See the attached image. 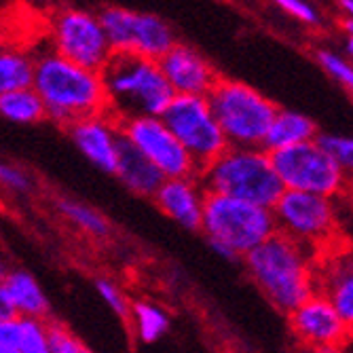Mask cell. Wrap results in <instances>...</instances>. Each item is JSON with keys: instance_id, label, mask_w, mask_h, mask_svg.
<instances>
[{"instance_id": "f35d334b", "label": "cell", "mask_w": 353, "mask_h": 353, "mask_svg": "<svg viewBox=\"0 0 353 353\" xmlns=\"http://www.w3.org/2000/svg\"><path fill=\"white\" fill-rule=\"evenodd\" d=\"M0 353H21V351L15 347H0Z\"/></svg>"}, {"instance_id": "1f68e13d", "label": "cell", "mask_w": 353, "mask_h": 353, "mask_svg": "<svg viewBox=\"0 0 353 353\" xmlns=\"http://www.w3.org/2000/svg\"><path fill=\"white\" fill-rule=\"evenodd\" d=\"M13 315H15V313H13L9 301H7V296H5V292H3V288H0V319H7V317H13Z\"/></svg>"}, {"instance_id": "7a4b0ae2", "label": "cell", "mask_w": 353, "mask_h": 353, "mask_svg": "<svg viewBox=\"0 0 353 353\" xmlns=\"http://www.w3.org/2000/svg\"><path fill=\"white\" fill-rule=\"evenodd\" d=\"M315 259L301 243L275 233L243 256V265L263 296L288 315L315 292Z\"/></svg>"}, {"instance_id": "f546056e", "label": "cell", "mask_w": 353, "mask_h": 353, "mask_svg": "<svg viewBox=\"0 0 353 353\" xmlns=\"http://www.w3.org/2000/svg\"><path fill=\"white\" fill-rule=\"evenodd\" d=\"M0 186L11 192H30L32 190V178L17 165H11L0 159Z\"/></svg>"}, {"instance_id": "52a82bcc", "label": "cell", "mask_w": 353, "mask_h": 353, "mask_svg": "<svg viewBox=\"0 0 353 353\" xmlns=\"http://www.w3.org/2000/svg\"><path fill=\"white\" fill-rule=\"evenodd\" d=\"M199 231L208 237V243L227 245L237 259H243L275 235L277 227L269 208L208 192Z\"/></svg>"}, {"instance_id": "83f0119b", "label": "cell", "mask_w": 353, "mask_h": 353, "mask_svg": "<svg viewBox=\"0 0 353 353\" xmlns=\"http://www.w3.org/2000/svg\"><path fill=\"white\" fill-rule=\"evenodd\" d=\"M317 61L336 83H341L351 95H353V63L349 59H345L343 55L322 49L317 51Z\"/></svg>"}, {"instance_id": "7402d4cb", "label": "cell", "mask_w": 353, "mask_h": 353, "mask_svg": "<svg viewBox=\"0 0 353 353\" xmlns=\"http://www.w3.org/2000/svg\"><path fill=\"white\" fill-rule=\"evenodd\" d=\"M34 81V55L0 47V95L28 89Z\"/></svg>"}, {"instance_id": "603a6c76", "label": "cell", "mask_w": 353, "mask_h": 353, "mask_svg": "<svg viewBox=\"0 0 353 353\" xmlns=\"http://www.w3.org/2000/svg\"><path fill=\"white\" fill-rule=\"evenodd\" d=\"M0 117L11 123L32 125L47 119V110L43 100L39 98V93L32 87H28L0 95Z\"/></svg>"}, {"instance_id": "5bb4252c", "label": "cell", "mask_w": 353, "mask_h": 353, "mask_svg": "<svg viewBox=\"0 0 353 353\" xmlns=\"http://www.w3.org/2000/svg\"><path fill=\"white\" fill-rule=\"evenodd\" d=\"M315 292H322L353 330V241H341L315 259Z\"/></svg>"}, {"instance_id": "6da1fadb", "label": "cell", "mask_w": 353, "mask_h": 353, "mask_svg": "<svg viewBox=\"0 0 353 353\" xmlns=\"http://www.w3.org/2000/svg\"><path fill=\"white\" fill-rule=\"evenodd\" d=\"M32 89L45 104L47 119L70 127L72 123L108 112L102 72L83 68L47 49L34 55Z\"/></svg>"}, {"instance_id": "cb8c5ba5", "label": "cell", "mask_w": 353, "mask_h": 353, "mask_svg": "<svg viewBox=\"0 0 353 353\" xmlns=\"http://www.w3.org/2000/svg\"><path fill=\"white\" fill-rule=\"evenodd\" d=\"M59 214L66 218L72 227H77L81 233L93 237V239H104L110 233V224L108 220L98 212L81 201L74 199H59L57 201Z\"/></svg>"}, {"instance_id": "74e56055", "label": "cell", "mask_w": 353, "mask_h": 353, "mask_svg": "<svg viewBox=\"0 0 353 353\" xmlns=\"http://www.w3.org/2000/svg\"><path fill=\"white\" fill-rule=\"evenodd\" d=\"M345 53L349 55V59H353V37H347V41H345Z\"/></svg>"}, {"instance_id": "e575fe53", "label": "cell", "mask_w": 353, "mask_h": 353, "mask_svg": "<svg viewBox=\"0 0 353 353\" xmlns=\"http://www.w3.org/2000/svg\"><path fill=\"white\" fill-rule=\"evenodd\" d=\"M343 199H345L347 203H351V205H353V174H351V176H349V180H347V190H345Z\"/></svg>"}, {"instance_id": "8992f818", "label": "cell", "mask_w": 353, "mask_h": 353, "mask_svg": "<svg viewBox=\"0 0 353 353\" xmlns=\"http://www.w3.org/2000/svg\"><path fill=\"white\" fill-rule=\"evenodd\" d=\"M273 218L277 233L290 237L315 256L343 241L341 197L283 190L273 205Z\"/></svg>"}, {"instance_id": "5b68a950", "label": "cell", "mask_w": 353, "mask_h": 353, "mask_svg": "<svg viewBox=\"0 0 353 353\" xmlns=\"http://www.w3.org/2000/svg\"><path fill=\"white\" fill-rule=\"evenodd\" d=\"M212 112L229 146L263 148L277 106L265 93L235 79H218L208 95Z\"/></svg>"}, {"instance_id": "3957f363", "label": "cell", "mask_w": 353, "mask_h": 353, "mask_svg": "<svg viewBox=\"0 0 353 353\" xmlns=\"http://www.w3.org/2000/svg\"><path fill=\"white\" fill-rule=\"evenodd\" d=\"M102 81L108 98V112L117 121L134 117H163L176 93L159 61L138 55L114 53Z\"/></svg>"}, {"instance_id": "ac0fdd59", "label": "cell", "mask_w": 353, "mask_h": 353, "mask_svg": "<svg viewBox=\"0 0 353 353\" xmlns=\"http://www.w3.org/2000/svg\"><path fill=\"white\" fill-rule=\"evenodd\" d=\"M114 176L132 192H136L140 197H148V199L157 195L159 186L165 180L161 172H159L146 157H142L132 144H127L123 140V136L119 144V163H117Z\"/></svg>"}, {"instance_id": "9a60e30c", "label": "cell", "mask_w": 353, "mask_h": 353, "mask_svg": "<svg viewBox=\"0 0 353 353\" xmlns=\"http://www.w3.org/2000/svg\"><path fill=\"white\" fill-rule=\"evenodd\" d=\"M66 130L70 134V140L85 159H89L98 170L114 174L119 163L121 130L119 121L110 112L81 119L66 127Z\"/></svg>"}, {"instance_id": "8fae6325", "label": "cell", "mask_w": 353, "mask_h": 353, "mask_svg": "<svg viewBox=\"0 0 353 353\" xmlns=\"http://www.w3.org/2000/svg\"><path fill=\"white\" fill-rule=\"evenodd\" d=\"M161 119L199 168H205L229 148L208 98L176 95Z\"/></svg>"}, {"instance_id": "9c48e42d", "label": "cell", "mask_w": 353, "mask_h": 353, "mask_svg": "<svg viewBox=\"0 0 353 353\" xmlns=\"http://www.w3.org/2000/svg\"><path fill=\"white\" fill-rule=\"evenodd\" d=\"M51 51L83 68L102 72L112 57L98 13L83 7H61L49 21Z\"/></svg>"}, {"instance_id": "7c38bea8", "label": "cell", "mask_w": 353, "mask_h": 353, "mask_svg": "<svg viewBox=\"0 0 353 353\" xmlns=\"http://www.w3.org/2000/svg\"><path fill=\"white\" fill-rule=\"evenodd\" d=\"M119 130L123 140L132 144L142 157H146L165 180L199 176L201 168L170 132L161 117L125 119L119 121Z\"/></svg>"}, {"instance_id": "44dd1931", "label": "cell", "mask_w": 353, "mask_h": 353, "mask_svg": "<svg viewBox=\"0 0 353 353\" xmlns=\"http://www.w3.org/2000/svg\"><path fill=\"white\" fill-rule=\"evenodd\" d=\"M132 332L140 343H157L161 341L170 330V315L163 307H159L152 301H132L130 317Z\"/></svg>"}, {"instance_id": "ba28073f", "label": "cell", "mask_w": 353, "mask_h": 353, "mask_svg": "<svg viewBox=\"0 0 353 353\" xmlns=\"http://www.w3.org/2000/svg\"><path fill=\"white\" fill-rule=\"evenodd\" d=\"M271 161L283 190L313 192L332 199L343 197L347 190L349 176L339 168L319 140L271 152Z\"/></svg>"}, {"instance_id": "277c9868", "label": "cell", "mask_w": 353, "mask_h": 353, "mask_svg": "<svg viewBox=\"0 0 353 353\" xmlns=\"http://www.w3.org/2000/svg\"><path fill=\"white\" fill-rule=\"evenodd\" d=\"M199 182L212 195L241 199L269 210H273L283 192L271 152L265 148L229 146L212 163L201 168Z\"/></svg>"}, {"instance_id": "e0dca14e", "label": "cell", "mask_w": 353, "mask_h": 353, "mask_svg": "<svg viewBox=\"0 0 353 353\" xmlns=\"http://www.w3.org/2000/svg\"><path fill=\"white\" fill-rule=\"evenodd\" d=\"M205 197H208V192L203 184L199 182V176H195V178L163 180V184L159 186L152 201L168 218L178 222L180 227L199 231Z\"/></svg>"}, {"instance_id": "4316f807", "label": "cell", "mask_w": 353, "mask_h": 353, "mask_svg": "<svg viewBox=\"0 0 353 353\" xmlns=\"http://www.w3.org/2000/svg\"><path fill=\"white\" fill-rule=\"evenodd\" d=\"M317 140L326 148V152L339 163V168L347 176H351L353 174V136L322 134V136H317Z\"/></svg>"}, {"instance_id": "f1b7e54d", "label": "cell", "mask_w": 353, "mask_h": 353, "mask_svg": "<svg viewBox=\"0 0 353 353\" xmlns=\"http://www.w3.org/2000/svg\"><path fill=\"white\" fill-rule=\"evenodd\" d=\"M95 290H98L100 299L123 319L130 317V309H132V301L127 299V294L123 292V288L112 281V279H106V277H100L95 279Z\"/></svg>"}, {"instance_id": "836d02e7", "label": "cell", "mask_w": 353, "mask_h": 353, "mask_svg": "<svg viewBox=\"0 0 353 353\" xmlns=\"http://www.w3.org/2000/svg\"><path fill=\"white\" fill-rule=\"evenodd\" d=\"M21 3L30 5V7H34V9H45L49 7L51 3H55V0H21Z\"/></svg>"}, {"instance_id": "2e32d148", "label": "cell", "mask_w": 353, "mask_h": 353, "mask_svg": "<svg viewBox=\"0 0 353 353\" xmlns=\"http://www.w3.org/2000/svg\"><path fill=\"white\" fill-rule=\"evenodd\" d=\"M168 83L176 95H197L208 98L218 83V72L212 63L192 47L176 43L161 59H159Z\"/></svg>"}, {"instance_id": "d590c367", "label": "cell", "mask_w": 353, "mask_h": 353, "mask_svg": "<svg viewBox=\"0 0 353 353\" xmlns=\"http://www.w3.org/2000/svg\"><path fill=\"white\" fill-rule=\"evenodd\" d=\"M299 353H345V349H303Z\"/></svg>"}, {"instance_id": "b9f144b4", "label": "cell", "mask_w": 353, "mask_h": 353, "mask_svg": "<svg viewBox=\"0 0 353 353\" xmlns=\"http://www.w3.org/2000/svg\"><path fill=\"white\" fill-rule=\"evenodd\" d=\"M7 3H9V0H0V7H5Z\"/></svg>"}, {"instance_id": "8d00e7d4", "label": "cell", "mask_w": 353, "mask_h": 353, "mask_svg": "<svg viewBox=\"0 0 353 353\" xmlns=\"http://www.w3.org/2000/svg\"><path fill=\"white\" fill-rule=\"evenodd\" d=\"M341 26H343V30L347 32V37H353V19H347V17H345V19L341 21Z\"/></svg>"}, {"instance_id": "4dcf8cb0", "label": "cell", "mask_w": 353, "mask_h": 353, "mask_svg": "<svg viewBox=\"0 0 353 353\" xmlns=\"http://www.w3.org/2000/svg\"><path fill=\"white\" fill-rule=\"evenodd\" d=\"M273 3L285 11L288 15H292L294 19L303 21V23H317L319 21V13L315 11V7L307 0H273Z\"/></svg>"}, {"instance_id": "d6a6232c", "label": "cell", "mask_w": 353, "mask_h": 353, "mask_svg": "<svg viewBox=\"0 0 353 353\" xmlns=\"http://www.w3.org/2000/svg\"><path fill=\"white\" fill-rule=\"evenodd\" d=\"M339 5L347 19H353V0H339Z\"/></svg>"}, {"instance_id": "ab89813d", "label": "cell", "mask_w": 353, "mask_h": 353, "mask_svg": "<svg viewBox=\"0 0 353 353\" xmlns=\"http://www.w3.org/2000/svg\"><path fill=\"white\" fill-rule=\"evenodd\" d=\"M3 41H5V26H3V19H0V47H3Z\"/></svg>"}, {"instance_id": "d4e9b609", "label": "cell", "mask_w": 353, "mask_h": 353, "mask_svg": "<svg viewBox=\"0 0 353 353\" xmlns=\"http://www.w3.org/2000/svg\"><path fill=\"white\" fill-rule=\"evenodd\" d=\"M21 353H51L47 319L39 317H21V336H19Z\"/></svg>"}, {"instance_id": "30bf717a", "label": "cell", "mask_w": 353, "mask_h": 353, "mask_svg": "<svg viewBox=\"0 0 353 353\" xmlns=\"http://www.w3.org/2000/svg\"><path fill=\"white\" fill-rule=\"evenodd\" d=\"M98 17L106 32L112 55L127 53L159 61L176 45L170 23L159 15L110 5L104 7Z\"/></svg>"}, {"instance_id": "60d3db41", "label": "cell", "mask_w": 353, "mask_h": 353, "mask_svg": "<svg viewBox=\"0 0 353 353\" xmlns=\"http://www.w3.org/2000/svg\"><path fill=\"white\" fill-rule=\"evenodd\" d=\"M5 275H7V269H5V265H3V263H0V283H3Z\"/></svg>"}, {"instance_id": "d6986e66", "label": "cell", "mask_w": 353, "mask_h": 353, "mask_svg": "<svg viewBox=\"0 0 353 353\" xmlns=\"http://www.w3.org/2000/svg\"><path fill=\"white\" fill-rule=\"evenodd\" d=\"M0 288H3V292H5L15 315L47 319V315H49L47 294L43 292L41 283L28 271H21V269L7 271Z\"/></svg>"}, {"instance_id": "484cf974", "label": "cell", "mask_w": 353, "mask_h": 353, "mask_svg": "<svg viewBox=\"0 0 353 353\" xmlns=\"http://www.w3.org/2000/svg\"><path fill=\"white\" fill-rule=\"evenodd\" d=\"M47 334L51 353H91V349L61 322L47 319Z\"/></svg>"}, {"instance_id": "ffe728a7", "label": "cell", "mask_w": 353, "mask_h": 353, "mask_svg": "<svg viewBox=\"0 0 353 353\" xmlns=\"http://www.w3.org/2000/svg\"><path fill=\"white\" fill-rule=\"evenodd\" d=\"M317 125L311 117L299 110H277L263 148L267 152H277L283 148H292L311 140H317Z\"/></svg>"}, {"instance_id": "4fadbf2b", "label": "cell", "mask_w": 353, "mask_h": 353, "mask_svg": "<svg viewBox=\"0 0 353 353\" xmlns=\"http://www.w3.org/2000/svg\"><path fill=\"white\" fill-rule=\"evenodd\" d=\"M288 324L303 349H345L353 332L322 292L288 313Z\"/></svg>"}]
</instances>
